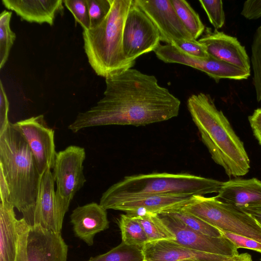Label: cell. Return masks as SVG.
<instances>
[{
	"mask_svg": "<svg viewBox=\"0 0 261 261\" xmlns=\"http://www.w3.org/2000/svg\"><path fill=\"white\" fill-rule=\"evenodd\" d=\"M105 82L102 97L68 125L72 132L103 125H145L178 115L180 101L153 75L130 68Z\"/></svg>",
	"mask_w": 261,
	"mask_h": 261,
	"instance_id": "6da1fadb",
	"label": "cell"
},
{
	"mask_svg": "<svg viewBox=\"0 0 261 261\" xmlns=\"http://www.w3.org/2000/svg\"><path fill=\"white\" fill-rule=\"evenodd\" d=\"M187 107L213 161L229 176L246 175L250 165L244 143L211 96L203 93L192 94Z\"/></svg>",
	"mask_w": 261,
	"mask_h": 261,
	"instance_id": "7a4b0ae2",
	"label": "cell"
},
{
	"mask_svg": "<svg viewBox=\"0 0 261 261\" xmlns=\"http://www.w3.org/2000/svg\"><path fill=\"white\" fill-rule=\"evenodd\" d=\"M0 171L8 184L9 202L26 219L35 206L42 175L25 140L11 122L0 135Z\"/></svg>",
	"mask_w": 261,
	"mask_h": 261,
	"instance_id": "3957f363",
	"label": "cell"
},
{
	"mask_svg": "<svg viewBox=\"0 0 261 261\" xmlns=\"http://www.w3.org/2000/svg\"><path fill=\"white\" fill-rule=\"evenodd\" d=\"M110 1V9L104 19L83 32L88 62L97 75L105 79L132 68L135 64L125 58L123 44L124 27L133 0Z\"/></svg>",
	"mask_w": 261,
	"mask_h": 261,
	"instance_id": "277c9868",
	"label": "cell"
},
{
	"mask_svg": "<svg viewBox=\"0 0 261 261\" xmlns=\"http://www.w3.org/2000/svg\"><path fill=\"white\" fill-rule=\"evenodd\" d=\"M222 181L189 173L167 172L125 176L110 186L100 198L105 205L117 200L147 195L204 196L218 193Z\"/></svg>",
	"mask_w": 261,
	"mask_h": 261,
	"instance_id": "5b68a950",
	"label": "cell"
},
{
	"mask_svg": "<svg viewBox=\"0 0 261 261\" xmlns=\"http://www.w3.org/2000/svg\"><path fill=\"white\" fill-rule=\"evenodd\" d=\"M222 231H227L261 243V226L249 214L216 196H194L193 200L182 209Z\"/></svg>",
	"mask_w": 261,
	"mask_h": 261,
	"instance_id": "8992f818",
	"label": "cell"
},
{
	"mask_svg": "<svg viewBox=\"0 0 261 261\" xmlns=\"http://www.w3.org/2000/svg\"><path fill=\"white\" fill-rule=\"evenodd\" d=\"M85 159V149L77 145L57 152L53 174L58 207L64 218L74 195L86 181L83 171Z\"/></svg>",
	"mask_w": 261,
	"mask_h": 261,
	"instance_id": "52a82bcc",
	"label": "cell"
},
{
	"mask_svg": "<svg viewBox=\"0 0 261 261\" xmlns=\"http://www.w3.org/2000/svg\"><path fill=\"white\" fill-rule=\"evenodd\" d=\"M23 219L18 239V261H67L68 247L61 233L30 225Z\"/></svg>",
	"mask_w": 261,
	"mask_h": 261,
	"instance_id": "ba28073f",
	"label": "cell"
},
{
	"mask_svg": "<svg viewBox=\"0 0 261 261\" xmlns=\"http://www.w3.org/2000/svg\"><path fill=\"white\" fill-rule=\"evenodd\" d=\"M160 34L146 14L133 0L125 20L123 37L125 58L135 62L140 56L160 45Z\"/></svg>",
	"mask_w": 261,
	"mask_h": 261,
	"instance_id": "9c48e42d",
	"label": "cell"
},
{
	"mask_svg": "<svg viewBox=\"0 0 261 261\" xmlns=\"http://www.w3.org/2000/svg\"><path fill=\"white\" fill-rule=\"evenodd\" d=\"M156 57L166 63H177L188 66L205 73L216 83L222 79L243 80L250 72L211 56L200 58L189 55L173 45H160L154 50Z\"/></svg>",
	"mask_w": 261,
	"mask_h": 261,
	"instance_id": "30bf717a",
	"label": "cell"
},
{
	"mask_svg": "<svg viewBox=\"0 0 261 261\" xmlns=\"http://www.w3.org/2000/svg\"><path fill=\"white\" fill-rule=\"evenodd\" d=\"M28 144L41 175L53 169L57 152L55 131L45 121L43 115L33 116L13 123Z\"/></svg>",
	"mask_w": 261,
	"mask_h": 261,
	"instance_id": "8fae6325",
	"label": "cell"
},
{
	"mask_svg": "<svg viewBox=\"0 0 261 261\" xmlns=\"http://www.w3.org/2000/svg\"><path fill=\"white\" fill-rule=\"evenodd\" d=\"M158 29L161 41L174 45L194 39L176 14L171 0H134Z\"/></svg>",
	"mask_w": 261,
	"mask_h": 261,
	"instance_id": "7c38bea8",
	"label": "cell"
},
{
	"mask_svg": "<svg viewBox=\"0 0 261 261\" xmlns=\"http://www.w3.org/2000/svg\"><path fill=\"white\" fill-rule=\"evenodd\" d=\"M174 234L175 241L189 248L208 253L230 257L239 254L234 244L223 235L216 237L194 231L165 214L159 215Z\"/></svg>",
	"mask_w": 261,
	"mask_h": 261,
	"instance_id": "4fadbf2b",
	"label": "cell"
},
{
	"mask_svg": "<svg viewBox=\"0 0 261 261\" xmlns=\"http://www.w3.org/2000/svg\"><path fill=\"white\" fill-rule=\"evenodd\" d=\"M55 183L51 169L46 170L41 177L35 206L30 215L24 219L30 225L61 233L64 217L58 207Z\"/></svg>",
	"mask_w": 261,
	"mask_h": 261,
	"instance_id": "5bb4252c",
	"label": "cell"
},
{
	"mask_svg": "<svg viewBox=\"0 0 261 261\" xmlns=\"http://www.w3.org/2000/svg\"><path fill=\"white\" fill-rule=\"evenodd\" d=\"M193 198L194 196L147 195L117 200L103 207L123 211L132 216L147 213L160 215L182 209Z\"/></svg>",
	"mask_w": 261,
	"mask_h": 261,
	"instance_id": "9a60e30c",
	"label": "cell"
},
{
	"mask_svg": "<svg viewBox=\"0 0 261 261\" xmlns=\"http://www.w3.org/2000/svg\"><path fill=\"white\" fill-rule=\"evenodd\" d=\"M198 41L204 45L210 56L250 72V59L237 38L206 28Z\"/></svg>",
	"mask_w": 261,
	"mask_h": 261,
	"instance_id": "2e32d148",
	"label": "cell"
},
{
	"mask_svg": "<svg viewBox=\"0 0 261 261\" xmlns=\"http://www.w3.org/2000/svg\"><path fill=\"white\" fill-rule=\"evenodd\" d=\"M142 250L145 261H223L231 258L193 250L174 240L148 242Z\"/></svg>",
	"mask_w": 261,
	"mask_h": 261,
	"instance_id": "e0dca14e",
	"label": "cell"
},
{
	"mask_svg": "<svg viewBox=\"0 0 261 261\" xmlns=\"http://www.w3.org/2000/svg\"><path fill=\"white\" fill-rule=\"evenodd\" d=\"M70 218L75 236L88 246L93 245L97 233L109 226L107 210L96 202L76 207Z\"/></svg>",
	"mask_w": 261,
	"mask_h": 261,
	"instance_id": "ac0fdd59",
	"label": "cell"
},
{
	"mask_svg": "<svg viewBox=\"0 0 261 261\" xmlns=\"http://www.w3.org/2000/svg\"><path fill=\"white\" fill-rule=\"evenodd\" d=\"M216 197L240 209L261 206V181L252 178L223 182Z\"/></svg>",
	"mask_w": 261,
	"mask_h": 261,
	"instance_id": "d6986e66",
	"label": "cell"
},
{
	"mask_svg": "<svg viewBox=\"0 0 261 261\" xmlns=\"http://www.w3.org/2000/svg\"><path fill=\"white\" fill-rule=\"evenodd\" d=\"M4 6L21 19L52 25L58 12L63 10L62 0H2Z\"/></svg>",
	"mask_w": 261,
	"mask_h": 261,
	"instance_id": "ffe728a7",
	"label": "cell"
},
{
	"mask_svg": "<svg viewBox=\"0 0 261 261\" xmlns=\"http://www.w3.org/2000/svg\"><path fill=\"white\" fill-rule=\"evenodd\" d=\"M23 218L17 219L14 207L0 203V261H18V239Z\"/></svg>",
	"mask_w": 261,
	"mask_h": 261,
	"instance_id": "44dd1931",
	"label": "cell"
},
{
	"mask_svg": "<svg viewBox=\"0 0 261 261\" xmlns=\"http://www.w3.org/2000/svg\"><path fill=\"white\" fill-rule=\"evenodd\" d=\"M122 242L140 248L148 242L146 233L137 219L128 214L121 215L118 219Z\"/></svg>",
	"mask_w": 261,
	"mask_h": 261,
	"instance_id": "7402d4cb",
	"label": "cell"
},
{
	"mask_svg": "<svg viewBox=\"0 0 261 261\" xmlns=\"http://www.w3.org/2000/svg\"><path fill=\"white\" fill-rule=\"evenodd\" d=\"M142 226L148 242L175 240V238L158 214L147 213L134 216Z\"/></svg>",
	"mask_w": 261,
	"mask_h": 261,
	"instance_id": "603a6c76",
	"label": "cell"
},
{
	"mask_svg": "<svg viewBox=\"0 0 261 261\" xmlns=\"http://www.w3.org/2000/svg\"><path fill=\"white\" fill-rule=\"evenodd\" d=\"M177 15L192 37L197 40L205 30L199 15L185 0H171Z\"/></svg>",
	"mask_w": 261,
	"mask_h": 261,
	"instance_id": "cb8c5ba5",
	"label": "cell"
},
{
	"mask_svg": "<svg viewBox=\"0 0 261 261\" xmlns=\"http://www.w3.org/2000/svg\"><path fill=\"white\" fill-rule=\"evenodd\" d=\"M84 261H145L142 248L121 242L109 251Z\"/></svg>",
	"mask_w": 261,
	"mask_h": 261,
	"instance_id": "d4e9b609",
	"label": "cell"
},
{
	"mask_svg": "<svg viewBox=\"0 0 261 261\" xmlns=\"http://www.w3.org/2000/svg\"><path fill=\"white\" fill-rule=\"evenodd\" d=\"M165 214L194 231L212 237L223 236L222 231L218 228L181 210L173 211Z\"/></svg>",
	"mask_w": 261,
	"mask_h": 261,
	"instance_id": "484cf974",
	"label": "cell"
},
{
	"mask_svg": "<svg viewBox=\"0 0 261 261\" xmlns=\"http://www.w3.org/2000/svg\"><path fill=\"white\" fill-rule=\"evenodd\" d=\"M12 12L4 10L0 15V68L6 64L16 36L10 25Z\"/></svg>",
	"mask_w": 261,
	"mask_h": 261,
	"instance_id": "4316f807",
	"label": "cell"
},
{
	"mask_svg": "<svg viewBox=\"0 0 261 261\" xmlns=\"http://www.w3.org/2000/svg\"><path fill=\"white\" fill-rule=\"evenodd\" d=\"M251 66L253 84L256 95L261 89V25L255 31L251 44Z\"/></svg>",
	"mask_w": 261,
	"mask_h": 261,
	"instance_id": "83f0119b",
	"label": "cell"
},
{
	"mask_svg": "<svg viewBox=\"0 0 261 261\" xmlns=\"http://www.w3.org/2000/svg\"><path fill=\"white\" fill-rule=\"evenodd\" d=\"M199 2L205 12L215 30L221 28L225 20L222 1L221 0H200Z\"/></svg>",
	"mask_w": 261,
	"mask_h": 261,
	"instance_id": "f1b7e54d",
	"label": "cell"
},
{
	"mask_svg": "<svg viewBox=\"0 0 261 261\" xmlns=\"http://www.w3.org/2000/svg\"><path fill=\"white\" fill-rule=\"evenodd\" d=\"M63 3L83 30L90 29L87 0H64Z\"/></svg>",
	"mask_w": 261,
	"mask_h": 261,
	"instance_id": "f546056e",
	"label": "cell"
},
{
	"mask_svg": "<svg viewBox=\"0 0 261 261\" xmlns=\"http://www.w3.org/2000/svg\"><path fill=\"white\" fill-rule=\"evenodd\" d=\"M90 28L98 24L106 16L111 8L110 0H87Z\"/></svg>",
	"mask_w": 261,
	"mask_h": 261,
	"instance_id": "4dcf8cb0",
	"label": "cell"
},
{
	"mask_svg": "<svg viewBox=\"0 0 261 261\" xmlns=\"http://www.w3.org/2000/svg\"><path fill=\"white\" fill-rule=\"evenodd\" d=\"M173 45L192 56L200 58H206L210 56L204 45L197 40L181 41Z\"/></svg>",
	"mask_w": 261,
	"mask_h": 261,
	"instance_id": "1f68e13d",
	"label": "cell"
},
{
	"mask_svg": "<svg viewBox=\"0 0 261 261\" xmlns=\"http://www.w3.org/2000/svg\"><path fill=\"white\" fill-rule=\"evenodd\" d=\"M222 233L238 249L240 248H246L261 253V243L247 237L227 231H222Z\"/></svg>",
	"mask_w": 261,
	"mask_h": 261,
	"instance_id": "d6a6232c",
	"label": "cell"
},
{
	"mask_svg": "<svg viewBox=\"0 0 261 261\" xmlns=\"http://www.w3.org/2000/svg\"><path fill=\"white\" fill-rule=\"evenodd\" d=\"M9 101L3 85L0 81V135L6 129L10 122L8 119Z\"/></svg>",
	"mask_w": 261,
	"mask_h": 261,
	"instance_id": "836d02e7",
	"label": "cell"
},
{
	"mask_svg": "<svg viewBox=\"0 0 261 261\" xmlns=\"http://www.w3.org/2000/svg\"><path fill=\"white\" fill-rule=\"evenodd\" d=\"M241 14L249 20L256 19L261 17V0L245 1Z\"/></svg>",
	"mask_w": 261,
	"mask_h": 261,
	"instance_id": "e575fe53",
	"label": "cell"
},
{
	"mask_svg": "<svg viewBox=\"0 0 261 261\" xmlns=\"http://www.w3.org/2000/svg\"><path fill=\"white\" fill-rule=\"evenodd\" d=\"M0 196L1 201L9 202L10 191L6 180L1 171H0Z\"/></svg>",
	"mask_w": 261,
	"mask_h": 261,
	"instance_id": "d590c367",
	"label": "cell"
},
{
	"mask_svg": "<svg viewBox=\"0 0 261 261\" xmlns=\"http://www.w3.org/2000/svg\"><path fill=\"white\" fill-rule=\"evenodd\" d=\"M241 210L251 216L261 226V206L242 208Z\"/></svg>",
	"mask_w": 261,
	"mask_h": 261,
	"instance_id": "8d00e7d4",
	"label": "cell"
},
{
	"mask_svg": "<svg viewBox=\"0 0 261 261\" xmlns=\"http://www.w3.org/2000/svg\"><path fill=\"white\" fill-rule=\"evenodd\" d=\"M250 125L261 127V108L255 110L253 114L248 117Z\"/></svg>",
	"mask_w": 261,
	"mask_h": 261,
	"instance_id": "74e56055",
	"label": "cell"
},
{
	"mask_svg": "<svg viewBox=\"0 0 261 261\" xmlns=\"http://www.w3.org/2000/svg\"><path fill=\"white\" fill-rule=\"evenodd\" d=\"M223 261H252V257L251 255L245 253L239 254L237 256Z\"/></svg>",
	"mask_w": 261,
	"mask_h": 261,
	"instance_id": "f35d334b",
	"label": "cell"
},
{
	"mask_svg": "<svg viewBox=\"0 0 261 261\" xmlns=\"http://www.w3.org/2000/svg\"><path fill=\"white\" fill-rule=\"evenodd\" d=\"M253 135L261 146V127L255 125H250Z\"/></svg>",
	"mask_w": 261,
	"mask_h": 261,
	"instance_id": "ab89813d",
	"label": "cell"
},
{
	"mask_svg": "<svg viewBox=\"0 0 261 261\" xmlns=\"http://www.w3.org/2000/svg\"><path fill=\"white\" fill-rule=\"evenodd\" d=\"M256 99L258 101H261V89L259 92L256 95Z\"/></svg>",
	"mask_w": 261,
	"mask_h": 261,
	"instance_id": "60d3db41",
	"label": "cell"
}]
</instances>
